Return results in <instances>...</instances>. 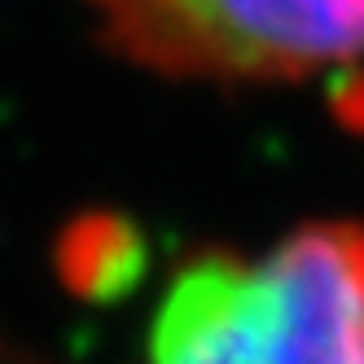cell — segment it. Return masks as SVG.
Wrapping results in <instances>:
<instances>
[{"mask_svg":"<svg viewBox=\"0 0 364 364\" xmlns=\"http://www.w3.org/2000/svg\"><path fill=\"white\" fill-rule=\"evenodd\" d=\"M145 364H364V224L193 259L154 311Z\"/></svg>","mask_w":364,"mask_h":364,"instance_id":"obj_1","label":"cell"},{"mask_svg":"<svg viewBox=\"0 0 364 364\" xmlns=\"http://www.w3.org/2000/svg\"><path fill=\"white\" fill-rule=\"evenodd\" d=\"M106 44L171 80L277 84L364 66V0H88Z\"/></svg>","mask_w":364,"mask_h":364,"instance_id":"obj_2","label":"cell"}]
</instances>
